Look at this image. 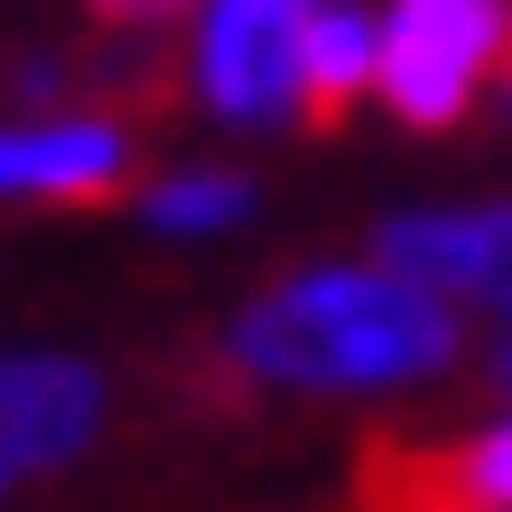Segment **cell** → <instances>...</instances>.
<instances>
[{
  "label": "cell",
  "instance_id": "1",
  "mask_svg": "<svg viewBox=\"0 0 512 512\" xmlns=\"http://www.w3.org/2000/svg\"><path fill=\"white\" fill-rule=\"evenodd\" d=\"M228 353H239V376L296 387V399H399V387L456 376L467 319L444 296L376 274V262H308V274H285L274 296L239 308Z\"/></svg>",
  "mask_w": 512,
  "mask_h": 512
},
{
  "label": "cell",
  "instance_id": "2",
  "mask_svg": "<svg viewBox=\"0 0 512 512\" xmlns=\"http://www.w3.org/2000/svg\"><path fill=\"white\" fill-rule=\"evenodd\" d=\"M490 69H501V0H387L376 12V80L365 92L399 126H421V137L467 126Z\"/></svg>",
  "mask_w": 512,
  "mask_h": 512
},
{
  "label": "cell",
  "instance_id": "3",
  "mask_svg": "<svg viewBox=\"0 0 512 512\" xmlns=\"http://www.w3.org/2000/svg\"><path fill=\"white\" fill-rule=\"evenodd\" d=\"M308 12L319 0H194V103L217 126H285Z\"/></svg>",
  "mask_w": 512,
  "mask_h": 512
},
{
  "label": "cell",
  "instance_id": "4",
  "mask_svg": "<svg viewBox=\"0 0 512 512\" xmlns=\"http://www.w3.org/2000/svg\"><path fill=\"white\" fill-rule=\"evenodd\" d=\"M103 433V365L80 353H0V501L57 478Z\"/></svg>",
  "mask_w": 512,
  "mask_h": 512
},
{
  "label": "cell",
  "instance_id": "5",
  "mask_svg": "<svg viewBox=\"0 0 512 512\" xmlns=\"http://www.w3.org/2000/svg\"><path fill=\"white\" fill-rule=\"evenodd\" d=\"M501 262H512L501 205H433V217H387V228H376V274H399V285H421V296H444V308H467V296H501Z\"/></svg>",
  "mask_w": 512,
  "mask_h": 512
},
{
  "label": "cell",
  "instance_id": "6",
  "mask_svg": "<svg viewBox=\"0 0 512 512\" xmlns=\"http://www.w3.org/2000/svg\"><path fill=\"white\" fill-rule=\"evenodd\" d=\"M114 183H126V126H114V114L0 126V205H92Z\"/></svg>",
  "mask_w": 512,
  "mask_h": 512
},
{
  "label": "cell",
  "instance_id": "7",
  "mask_svg": "<svg viewBox=\"0 0 512 512\" xmlns=\"http://www.w3.org/2000/svg\"><path fill=\"white\" fill-rule=\"evenodd\" d=\"M501 490H512V433L501 421L444 444V456H376V478H365L376 512H501Z\"/></svg>",
  "mask_w": 512,
  "mask_h": 512
},
{
  "label": "cell",
  "instance_id": "8",
  "mask_svg": "<svg viewBox=\"0 0 512 512\" xmlns=\"http://www.w3.org/2000/svg\"><path fill=\"white\" fill-rule=\"evenodd\" d=\"M365 80H376V12H353V0H319L308 35H296V114H342Z\"/></svg>",
  "mask_w": 512,
  "mask_h": 512
},
{
  "label": "cell",
  "instance_id": "9",
  "mask_svg": "<svg viewBox=\"0 0 512 512\" xmlns=\"http://www.w3.org/2000/svg\"><path fill=\"white\" fill-rule=\"evenodd\" d=\"M239 217H251V183L239 171H171L148 194V228L160 239H205V228H239Z\"/></svg>",
  "mask_w": 512,
  "mask_h": 512
},
{
  "label": "cell",
  "instance_id": "10",
  "mask_svg": "<svg viewBox=\"0 0 512 512\" xmlns=\"http://www.w3.org/2000/svg\"><path fill=\"white\" fill-rule=\"evenodd\" d=\"M103 23H171V12H194V0H92Z\"/></svg>",
  "mask_w": 512,
  "mask_h": 512
}]
</instances>
